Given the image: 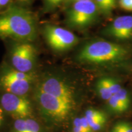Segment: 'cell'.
I'll list each match as a JSON object with an SVG mask.
<instances>
[{"label":"cell","instance_id":"cell-1","mask_svg":"<svg viewBox=\"0 0 132 132\" xmlns=\"http://www.w3.org/2000/svg\"><path fill=\"white\" fill-rule=\"evenodd\" d=\"M34 16L25 8L11 6L0 14V37L29 42L36 39L37 30Z\"/></svg>","mask_w":132,"mask_h":132},{"label":"cell","instance_id":"cell-2","mask_svg":"<svg viewBox=\"0 0 132 132\" xmlns=\"http://www.w3.org/2000/svg\"><path fill=\"white\" fill-rule=\"evenodd\" d=\"M128 53L123 46L106 40H97L84 46L78 55L79 61L90 64H103L122 61Z\"/></svg>","mask_w":132,"mask_h":132},{"label":"cell","instance_id":"cell-3","mask_svg":"<svg viewBox=\"0 0 132 132\" xmlns=\"http://www.w3.org/2000/svg\"><path fill=\"white\" fill-rule=\"evenodd\" d=\"M35 97L41 111L46 118L55 123H61L69 116L73 104L65 102L37 89Z\"/></svg>","mask_w":132,"mask_h":132},{"label":"cell","instance_id":"cell-4","mask_svg":"<svg viewBox=\"0 0 132 132\" xmlns=\"http://www.w3.org/2000/svg\"><path fill=\"white\" fill-rule=\"evenodd\" d=\"M34 78L32 72L9 69L0 76V87L8 93L23 96L29 92Z\"/></svg>","mask_w":132,"mask_h":132},{"label":"cell","instance_id":"cell-5","mask_svg":"<svg viewBox=\"0 0 132 132\" xmlns=\"http://www.w3.org/2000/svg\"><path fill=\"white\" fill-rule=\"evenodd\" d=\"M97 11V5L93 1L74 2L67 12V23L77 28L86 27L96 19Z\"/></svg>","mask_w":132,"mask_h":132},{"label":"cell","instance_id":"cell-6","mask_svg":"<svg viewBox=\"0 0 132 132\" xmlns=\"http://www.w3.org/2000/svg\"><path fill=\"white\" fill-rule=\"evenodd\" d=\"M44 33L50 47L57 52L69 50L79 41L73 33L59 26L47 24L44 28Z\"/></svg>","mask_w":132,"mask_h":132},{"label":"cell","instance_id":"cell-7","mask_svg":"<svg viewBox=\"0 0 132 132\" xmlns=\"http://www.w3.org/2000/svg\"><path fill=\"white\" fill-rule=\"evenodd\" d=\"M0 104L4 111L16 119L30 118L32 116L30 102L23 96L6 92L1 95Z\"/></svg>","mask_w":132,"mask_h":132},{"label":"cell","instance_id":"cell-8","mask_svg":"<svg viewBox=\"0 0 132 132\" xmlns=\"http://www.w3.org/2000/svg\"><path fill=\"white\" fill-rule=\"evenodd\" d=\"M35 47L29 42H21L13 48L11 61L14 69L22 72H31L36 61Z\"/></svg>","mask_w":132,"mask_h":132},{"label":"cell","instance_id":"cell-9","mask_svg":"<svg viewBox=\"0 0 132 132\" xmlns=\"http://www.w3.org/2000/svg\"><path fill=\"white\" fill-rule=\"evenodd\" d=\"M38 89L61 99L74 103V93L72 88L61 79L50 77L43 80L37 86Z\"/></svg>","mask_w":132,"mask_h":132},{"label":"cell","instance_id":"cell-10","mask_svg":"<svg viewBox=\"0 0 132 132\" xmlns=\"http://www.w3.org/2000/svg\"><path fill=\"white\" fill-rule=\"evenodd\" d=\"M105 34L118 40H127L132 37V16L117 17L106 28Z\"/></svg>","mask_w":132,"mask_h":132},{"label":"cell","instance_id":"cell-11","mask_svg":"<svg viewBox=\"0 0 132 132\" xmlns=\"http://www.w3.org/2000/svg\"><path fill=\"white\" fill-rule=\"evenodd\" d=\"M85 118L94 131H98L103 128L106 122V116L98 110L90 108L85 113Z\"/></svg>","mask_w":132,"mask_h":132},{"label":"cell","instance_id":"cell-12","mask_svg":"<svg viewBox=\"0 0 132 132\" xmlns=\"http://www.w3.org/2000/svg\"><path fill=\"white\" fill-rule=\"evenodd\" d=\"M14 132H40V127L32 119H17L14 122Z\"/></svg>","mask_w":132,"mask_h":132},{"label":"cell","instance_id":"cell-13","mask_svg":"<svg viewBox=\"0 0 132 132\" xmlns=\"http://www.w3.org/2000/svg\"><path fill=\"white\" fill-rule=\"evenodd\" d=\"M96 89L99 96L105 101H108L113 95L109 87L107 77L102 78L98 80L97 82Z\"/></svg>","mask_w":132,"mask_h":132},{"label":"cell","instance_id":"cell-14","mask_svg":"<svg viewBox=\"0 0 132 132\" xmlns=\"http://www.w3.org/2000/svg\"><path fill=\"white\" fill-rule=\"evenodd\" d=\"M114 95L118 99L120 103L122 104L125 111H127L130 107V102H131L130 94L128 90L122 87L121 89L119 90L116 94H115Z\"/></svg>","mask_w":132,"mask_h":132},{"label":"cell","instance_id":"cell-15","mask_svg":"<svg viewBox=\"0 0 132 132\" xmlns=\"http://www.w3.org/2000/svg\"><path fill=\"white\" fill-rule=\"evenodd\" d=\"M98 9L104 13H110L116 7V0H95Z\"/></svg>","mask_w":132,"mask_h":132},{"label":"cell","instance_id":"cell-16","mask_svg":"<svg viewBox=\"0 0 132 132\" xmlns=\"http://www.w3.org/2000/svg\"><path fill=\"white\" fill-rule=\"evenodd\" d=\"M107 102L108 103V108L113 111V113H117V114H120L124 113L125 110L123 108L122 104L120 103L118 99L116 98V97L114 95H113L111 98H110Z\"/></svg>","mask_w":132,"mask_h":132},{"label":"cell","instance_id":"cell-17","mask_svg":"<svg viewBox=\"0 0 132 132\" xmlns=\"http://www.w3.org/2000/svg\"><path fill=\"white\" fill-rule=\"evenodd\" d=\"M108 82L109 85V87H110V90L112 94L114 95L115 94H116L119 90H120L122 89V86L119 82L117 81V80H116L115 79H113L112 78H108Z\"/></svg>","mask_w":132,"mask_h":132},{"label":"cell","instance_id":"cell-18","mask_svg":"<svg viewBox=\"0 0 132 132\" xmlns=\"http://www.w3.org/2000/svg\"><path fill=\"white\" fill-rule=\"evenodd\" d=\"M72 132H85L82 127L81 118H76L73 120L72 125Z\"/></svg>","mask_w":132,"mask_h":132},{"label":"cell","instance_id":"cell-19","mask_svg":"<svg viewBox=\"0 0 132 132\" xmlns=\"http://www.w3.org/2000/svg\"><path fill=\"white\" fill-rule=\"evenodd\" d=\"M116 123L122 132H132V124L131 123L122 121Z\"/></svg>","mask_w":132,"mask_h":132},{"label":"cell","instance_id":"cell-20","mask_svg":"<svg viewBox=\"0 0 132 132\" xmlns=\"http://www.w3.org/2000/svg\"><path fill=\"white\" fill-rule=\"evenodd\" d=\"M120 7L127 11H132V0H119Z\"/></svg>","mask_w":132,"mask_h":132},{"label":"cell","instance_id":"cell-21","mask_svg":"<svg viewBox=\"0 0 132 132\" xmlns=\"http://www.w3.org/2000/svg\"><path fill=\"white\" fill-rule=\"evenodd\" d=\"M62 1H64V0H45V3L47 5V6L50 7H55L61 2H62Z\"/></svg>","mask_w":132,"mask_h":132},{"label":"cell","instance_id":"cell-22","mask_svg":"<svg viewBox=\"0 0 132 132\" xmlns=\"http://www.w3.org/2000/svg\"><path fill=\"white\" fill-rule=\"evenodd\" d=\"M4 120V111L0 104V128L2 126Z\"/></svg>","mask_w":132,"mask_h":132},{"label":"cell","instance_id":"cell-23","mask_svg":"<svg viewBox=\"0 0 132 132\" xmlns=\"http://www.w3.org/2000/svg\"><path fill=\"white\" fill-rule=\"evenodd\" d=\"M11 0H0V8L5 7L9 4Z\"/></svg>","mask_w":132,"mask_h":132},{"label":"cell","instance_id":"cell-24","mask_svg":"<svg viewBox=\"0 0 132 132\" xmlns=\"http://www.w3.org/2000/svg\"><path fill=\"white\" fill-rule=\"evenodd\" d=\"M111 132H122V131H120V128H119L118 125H117V123H116V124L113 126V127L112 128Z\"/></svg>","mask_w":132,"mask_h":132},{"label":"cell","instance_id":"cell-25","mask_svg":"<svg viewBox=\"0 0 132 132\" xmlns=\"http://www.w3.org/2000/svg\"><path fill=\"white\" fill-rule=\"evenodd\" d=\"M71 1H73V2H77V1H91L93 0H70Z\"/></svg>","mask_w":132,"mask_h":132},{"label":"cell","instance_id":"cell-26","mask_svg":"<svg viewBox=\"0 0 132 132\" xmlns=\"http://www.w3.org/2000/svg\"><path fill=\"white\" fill-rule=\"evenodd\" d=\"M30 1V0H21L20 1H22V2H26V1Z\"/></svg>","mask_w":132,"mask_h":132},{"label":"cell","instance_id":"cell-27","mask_svg":"<svg viewBox=\"0 0 132 132\" xmlns=\"http://www.w3.org/2000/svg\"><path fill=\"white\" fill-rule=\"evenodd\" d=\"M19 1H21V0H19Z\"/></svg>","mask_w":132,"mask_h":132}]
</instances>
